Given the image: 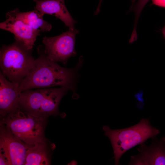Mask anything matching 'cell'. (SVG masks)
<instances>
[{"instance_id":"cell-10","label":"cell","mask_w":165,"mask_h":165,"mask_svg":"<svg viewBox=\"0 0 165 165\" xmlns=\"http://www.w3.org/2000/svg\"><path fill=\"white\" fill-rule=\"evenodd\" d=\"M0 115L1 118L21 110L19 84L9 81L0 72Z\"/></svg>"},{"instance_id":"cell-11","label":"cell","mask_w":165,"mask_h":165,"mask_svg":"<svg viewBox=\"0 0 165 165\" xmlns=\"http://www.w3.org/2000/svg\"><path fill=\"white\" fill-rule=\"evenodd\" d=\"M35 3V8L41 13L53 15L60 20L68 28L75 29L76 22L69 13L65 4V0H33Z\"/></svg>"},{"instance_id":"cell-17","label":"cell","mask_w":165,"mask_h":165,"mask_svg":"<svg viewBox=\"0 0 165 165\" xmlns=\"http://www.w3.org/2000/svg\"><path fill=\"white\" fill-rule=\"evenodd\" d=\"M77 163L76 161H72L69 163H68V164H68L75 165V164H77Z\"/></svg>"},{"instance_id":"cell-1","label":"cell","mask_w":165,"mask_h":165,"mask_svg":"<svg viewBox=\"0 0 165 165\" xmlns=\"http://www.w3.org/2000/svg\"><path fill=\"white\" fill-rule=\"evenodd\" d=\"M38 50L39 55L35 59L34 67L19 85V92L60 86L69 88L74 92L77 72L82 62L79 61L73 68H63L50 59L44 49L38 48Z\"/></svg>"},{"instance_id":"cell-19","label":"cell","mask_w":165,"mask_h":165,"mask_svg":"<svg viewBox=\"0 0 165 165\" xmlns=\"http://www.w3.org/2000/svg\"><path fill=\"white\" fill-rule=\"evenodd\" d=\"M165 144V137H163L161 139Z\"/></svg>"},{"instance_id":"cell-3","label":"cell","mask_w":165,"mask_h":165,"mask_svg":"<svg viewBox=\"0 0 165 165\" xmlns=\"http://www.w3.org/2000/svg\"><path fill=\"white\" fill-rule=\"evenodd\" d=\"M46 118L20 110L1 118V123L15 137L33 147L46 144L44 135Z\"/></svg>"},{"instance_id":"cell-13","label":"cell","mask_w":165,"mask_h":165,"mask_svg":"<svg viewBox=\"0 0 165 165\" xmlns=\"http://www.w3.org/2000/svg\"><path fill=\"white\" fill-rule=\"evenodd\" d=\"M45 144H40L29 147L26 152L24 165H49V159Z\"/></svg>"},{"instance_id":"cell-18","label":"cell","mask_w":165,"mask_h":165,"mask_svg":"<svg viewBox=\"0 0 165 165\" xmlns=\"http://www.w3.org/2000/svg\"><path fill=\"white\" fill-rule=\"evenodd\" d=\"M162 32L163 35L165 38V26L162 29Z\"/></svg>"},{"instance_id":"cell-16","label":"cell","mask_w":165,"mask_h":165,"mask_svg":"<svg viewBox=\"0 0 165 165\" xmlns=\"http://www.w3.org/2000/svg\"><path fill=\"white\" fill-rule=\"evenodd\" d=\"M102 0H99V3L97 9L95 12V14L97 15L98 14L100 11V8L101 6V3Z\"/></svg>"},{"instance_id":"cell-5","label":"cell","mask_w":165,"mask_h":165,"mask_svg":"<svg viewBox=\"0 0 165 165\" xmlns=\"http://www.w3.org/2000/svg\"><path fill=\"white\" fill-rule=\"evenodd\" d=\"M31 51L16 40L11 45L2 46L0 50L1 71L9 81L19 85L34 67L35 59Z\"/></svg>"},{"instance_id":"cell-20","label":"cell","mask_w":165,"mask_h":165,"mask_svg":"<svg viewBox=\"0 0 165 165\" xmlns=\"http://www.w3.org/2000/svg\"><path fill=\"white\" fill-rule=\"evenodd\" d=\"M138 0H132V1L133 3H134L136 1Z\"/></svg>"},{"instance_id":"cell-9","label":"cell","mask_w":165,"mask_h":165,"mask_svg":"<svg viewBox=\"0 0 165 165\" xmlns=\"http://www.w3.org/2000/svg\"><path fill=\"white\" fill-rule=\"evenodd\" d=\"M152 139L149 146L144 143L140 145L139 153L131 156L128 165H165V144L156 137Z\"/></svg>"},{"instance_id":"cell-12","label":"cell","mask_w":165,"mask_h":165,"mask_svg":"<svg viewBox=\"0 0 165 165\" xmlns=\"http://www.w3.org/2000/svg\"><path fill=\"white\" fill-rule=\"evenodd\" d=\"M12 10L18 17L35 29L48 31L52 28V25L44 20V14L35 8L32 11L24 12H20L18 9Z\"/></svg>"},{"instance_id":"cell-7","label":"cell","mask_w":165,"mask_h":165,"mask_svg":"<svg viewBox=\"0 0 165 165\" xmlns=\"http://www.w3.org/2000/svg\"><path fill=\"white\" fill-rule=\"evenodd\" d=\"M29 147L0 122V155L5 159L7 165H24Z\"/></svg>"},{"instance_id":"cell-6","label":"cell","mask_w":165,"mask_h":165,"mask_svg":"<svg viewBox=\"0 0 165 165\" xmlns=\"http://www.w3.org/2000/svg\"><path fill=\"white\" fill-rule=\"evenodd\" d=\"M79 32L75 29H68L57 36L44 37V50L48 57L53 61L65 64L69 58L76 55L75 38Z\"/></svg>"},{"instance_id":"cell-15","label":"cell","mask_w":165,"mask_h":165,"mask_svg":"<svg viewBox=\"0 0 165 165\" xmlns=\"http://www.w3.org/2000/svg\"><path fill=\"white\" fill-rule=\"evenodd\" d=\"M152 1L155 5L165 7V0H152Z\"/></svg>"},{"instance_id":"cell-4","label":"cell","mask_w":165,"mask_h":165,"mask_svg":"<svg viewBox=\"0 0 165 165\" xmlns=\"http://www.w3.org/2000/svg\"><path fill=\"white\" fill-rule=\"evenodd\" d=\"M70 89L61 86L29 90L20 93L21 110L46 117L58 115L59 103Z\"/></svg>"},{"instance_id":"cell-2","label":"cell","mask_w":165,"mask_h":165,"mask_svg":"<svg viewBox=\"0 0 165 165\" xmlns=\"http://www.w3.org/2000/svg\"><path fill=\"white\" fill-rule=\"evenodd\" d=\"M103 130L109 139L113 150L115 165L119 164L122 155L132 148L144 143L159 134L160 131L152 126L149 119L142 118L133 126L121 129H112L104 125Z\"/></svg>"},{"instance_id":"cell-14","label":"cell","mask_w":165,"mask_h":165,"mask_svg":"<svg viewBox=\"0 0 165 165\" xmlns=\"http://www.w3.org/2000/svg\"><path fill=\"white\" fill-rule=\"evenodd\" d=\"M149 0H138L135 5L134 10L137 15H140L141 12L145 5Z\"/></svg>"},{"instance_id":"cell-8","label":"cell","mask_w":165,"mask_h":165,"mask_svg":"<svg viewBox=\"0 0 165 165\" xmlns=\"http://www.w3.org/2000/svg\"><path fill=\"white\" fill-rule=\"evenodd\" d=\"M6 20L0 24V29L8 31L14 35L15 40L31 50L40 30L32 28L18 17L13 10L6 14Z\"/></svg>"}]
</instances>
